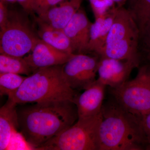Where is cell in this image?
Returning a JSON list of instances; mask_svg holds the SVG:
<instances>
[{
  "mask_svg": "<svg viewBox=\"0 0 150 150\" xmlns=\"http://www.w3.org/2000/svg\"><path fill=\"white\" fill-rule=\"evenodd\" d=\"M17 105L18 130L36 150L76 122L77 108L70 100Z\"/></svg>",
  "mask_w": 150,
  "mask_h": 150,
  "instance_id": "6da1fadb",
  "label": "cell"
},
{
  "mask_svg": "<svg viewBox=\"0 0 150 150\" xmlns=\"http://www.w3.org/2000/svg\"><path fill=\"white\" fill-rule=\"evenodd\" d=\"M99 131V150H150L142 118L115 100L103 105Z\"/></svg>",
  "mask_w": 150,
  "mask_h": 150,
  "instance_id": "7a4b0ae2",
  "label": "cell"
},
{
  "mask_svg": "<svg viewBox=\"0 0 150 150\" xmlns=\"http://www.w3.org/2000/svg\"><path fill=\"white\" fill-rule=\"evenodd\" d=\"M63 65L40 68L26 77L16 91L8 97L17 104L70 100L79 94L63 76Z\"/></svg>",
  "mask_w": 150,
  "mask_h": 150,
  "instance_id": "3957f363",
  "label": "cell"
},
{
  "mask_svg": "<svg viewBox=\"0 0 150 150\" xmlns=\"http://www.w3.org/2000/svg\"><path fill=\"white\" fill-rule=\"evenodd\" d=\"M139 27L130 12L124 6H117L114 21L104 46L97 55L123 60H131L141 64L139 53Z\"/></svg>",
  "mask_w": 150,
  "mask_h": 150,
  "instance_id": "277c9868",
  "label": "cell"
},
{
  "mask_svg": "<svg viewBox=\"0 0 150 150\" xmlns=\"http://www.w3.org/2000/svg\"><path fill=\"white\" fill-rule=\"evenodd\" d=\"M102 112L78 119L74 124L48 141L38 150H99V131Z\"/></svg>",
  "mask_w": 150,
  "mask_h": 150,
  "instance_id": "5b68a950",
  "label": "cell"
},
{
  "mask_svg": "<svg viewBox=\"0 0 150 150\" xmlns=\"http://www.w3.org/2000/svg\"><path fill=\"white\" fill-rule=\"evenodd\" d=\"M9 10L5 24L0 27V53L23 57L32 51L39 37L25 14Z\"/></svg>",
  "mask_w": 150,
  "mask_h": 150,
  "instance_id": "8992f818",
  "label": "cell"
},
{
  "mask_svg": "<svg viewBox=\"0 0 150 150\" xmlns=\"http://www.w3.org/2000/svg\"><path fill=\"white\" fill-rule=\"evenodd\" d=\"M138 68L136 77L110 88V92L121 107L142 118L150 112V64H142Z\"/></svg>",
  "mask_w": 150,
  "mask_h": 150,
  "instance_id": "52a82bcc",
  "label": "cell"
},
{
  "mask_svg": "<svg viewBox=\"0 0 150 150\" xmlns=\"http://www.w3.org/2000/svg\"><path fill=\"white\" fill-rule=\"evenodd\" d=\"M99 59L95 54H74L63 65V76L71 88L84 90L96 80Z\"/></svg>",
  "mask_w": 150,
  "mask_h": 150,
  "instance_id": "ba28073f",
  "label": "cell"
},
{
  "mask_svg": "<svg viewBox=\"0 0 150 150\" xmlns=\"http://www.w3.org/2000/svg\"><path fill=\"white\" fill-rule=\"evenodd\" d=\"M99 57L97 79L110 88H116L122 85L128 80L133 69L140 66L138 62L131 60Z\"/></svg>",
  "mask_w": 150,
  "mask_h": 150,
  "instance_id": "9c48e42d",
  "label": "cell"
},
{
  "mask_svg": "<svg viewBox=\"0 0 150 150\" xmlns=\"http://www.w3.org/2000/svg\"><path fill=\"white\" fill-rule=\"evenodd\" d=\"M92 23L81 7L63 29L69 39L74 54H88Z\"/></svg>",
  "mask_w": 150,
  "mask_h": 150,
  "instance_id": "30bf717a",
  "label": "cell"
},
{
  "mask_svg": "<svg viewBox=\"0 0 150 150\" xmlns=\"http://www.w3.org/2000/svg\"><path fill=\"white\" fill-rule=\"evenodd\" d=\"M106 86L97 79L83 93L78 94L74 102L77 108L79 119L90 118L101 112Z\"/></svg>",
  "mask_w": 150,
  "mask_h": 150,
  "instance_id": "8fae6325",
  "label": "cell"
},
{
  "mask_svg": "<svg viewBox=\"0 0 150 150\" xmlns=\"http://www.w3.org/2000/svg\"><path fill=\"white\" fill-rule=\"evenodd\" d=\"M31 51L24 58L33 72L40 68L64 64L74 54L59 51L39 38Z\"/></svg>",
  "mask_w": 150,
  "mask_h": 150,
  "instance_id": "7c38bea8",
  "label": "cell"
},
{
  "mask_svg": "<svg viewBox=\"0 0 150 150\" xmlns=\"http://www.w3.org/2000/svg\"><path fill=\"white\" fill-rule=\"evenodd\" d=\"M83 0H66L50 9L45 13L37 16L51 26L64 29L80 8Z\"/></svg>",
  "mask_w": 150,
  "mask_h": 150,
  "instance_id": "4fadbf2b",
  "label": "cell"
},
{
  "mask_svg": "<svg viewBox=\"0 0 150 150\" xmlns=\"http://www.w3.org/2000/svg\"><path fill=\"white\" fill-rule=\"evenodd\" d=\"M17 104L10 99L0 109V150L8 149L13 134L18 130Z\"/></svg>",
  "mask_w": 150,
  "mask_h": 150,
  "instance_id": "5bb4252c",
  "label": "cell"
},
{
  "mask_svg": "<svg viewBox=\"0 0 150 150\" xmlns=\"http://www.w3.org/2000/svg\"><path fill=\"white\" fill-rule=\"evenodd\" d=\"M37 25V34L40 39L59 51L74 54L69 39L64 29L56 28L34 17Z\"/></svg>",
  "mask_w": 150,
  "mask_h": 150,
  "instance_id": "9a60e30c",
  "label": "cell"
},
{
  "mask_svg": "<svg viewBox=\"0 0 150 150\" xmlns=\"http://www.w3.org/2000/svg\"><path fill=\"white\" fill-rule=\"evenodd\" d=\"M33 72V70L24 58L0 54V74L13 73L28 76Z\"/></svg>",
  "mask_w": 150,
  "mask_h": 150,
  "instance_id": "2e32d148",
  "label": "cell"
},
{
  "mask_svg": "<svg viewBox=\"0 0 150 150\" xmlns=\"http://www.w3.org/2000/svg\"><path fill=\"white\" fill-rule=\"evenodd\" d=\"M126 8L136 22L140 33L150 22V0H128Z\"/></svg>",
  "mask_w": 150,
  "mask_h": 150,
  "instance_id": "e0dca14e",
  "label": "cell"
},
{
  "mask_svg": "<svg viewBox=\"0 0 150 150\" xmlns=\"http://www.w3.org/2000/svg\"><path fill=\"white\" fill-rule=\"evenodd\" d=\"M26 77L13 73L0 74V94L10 96L19 88Z\"/></svg>",
  "mask_w": 150,
  "mask_h": 150,
  "instance_id": "ac0fdd59",
  "label": "cell"
},
{
  "mask_svg": "<svg viewBox=\"0 0 150 150\" xmlns=\"http://www.w3.org/2000/svg\"><path fill=\"white\" fill-rule=\"evenodd\" d=\"M139 51L141 64H150V22L140 33Z\"/></svg>",
  "mask_w": 150,
  "mask_h": 150,
  "instance_id": "d6986e66",
  "label": "cell"
},
{
  "mask_svg": "<svg viewBox=\"0 0 150 150\" xmlns=\"http://www.w3.org/2000/svg\"><path fill=\"white\" fill-rule=\"evenodd\" d=\"M95 18L104 15L116 6L112 0H89Z\"/></svg>",
  "mask_w": 150,
  "mask_h": 150,
  "instance_id": "ffe728a7",
  "label": "cell"
},
{
  "mask_svg": "<svg viewBox=\"0 0 150 150\" xmlns=\"http://www.w3.org/2000/svg\"><path fill=\"white\" fill-rule=\"evenodd\" d=\"M66 0H33L32 9L34 14L40 16L50 9Z\"/></svg>",
  "mask_w": 150,
  "mask_h": 150,
  "instance_id": "44dd1931",
  "label": "cell"
},
{
  "mask_svg": "<svg viewBox=\"0 0 150 150\" xmlns=\"http://www.w3.org/2000/svg\"><path fill=\"white\" fill-rule=\"evenodd\" d=\"M8 11L7 4L0 0V27H2L6 22Z\"/></svg>",
  "mask_w": 150,
  "mask_h": 150,
  "instance_id": "7402d4cb",
  "label": "cell"
},
{
  "mask_svg": "<svg viewBox=\"0 0 150 150\" xmlns=\"http://www.w3.org/2000/svg\"><path fill=\"white\" fill-rule=\"evenodd\" d=\"M142 126L150 146V112L142 118Z\"/></svg>",
  "mask_w": 150,
  "mask_h": 150,
  "instance_id": "603a6c76",
  "label": "cell"
},
{
  "mask_svg": "<svg viewBox=\"0 0 150 150\" xmlns=\"http://www.w3.org/2000/svg\"><path fill=\"white\" fill-rule=\"evenodd\" d=\"M33 0H17V2L19 3L22 7L24 11L28 14L33 15L34 14L32 9L33 2Z\"/></svg>",
  "mask_w": 150,
  "mask_h": 150,
  "instance_id": "cb8c5ba5",
  "label": "cell"
},
{
  "mask_svg": "<svg viewBox=\"0 0 150 150\" xmlns=\"http://www.w3.org/2000/svg\"><path fill=\"white\" fill-rule=\"evenodd\" d=\"M118 7L123 6L127 2L128 0H112Z\"/></svg>",
  "mask_w": 150,
  "mask_h": 150,
  "instance_id": "d4e9b609",
  "label": "cell"
},
{
  "mask_svg": "<svg viewBox=\"0 0 150 150\" xmlns=\"http://www.w3.org/2000/svg\"><path fill=\"white\" fill-rule=\"evenodd\" d=\"M2 1L4 2L6 4H14L16 2H17V0H1Z\"/></svg>",
  "mask_w": 150,
  "mask_h": 150,
  "instance_id": "484cf974",
  "label": "cell"
}]
</instances>
